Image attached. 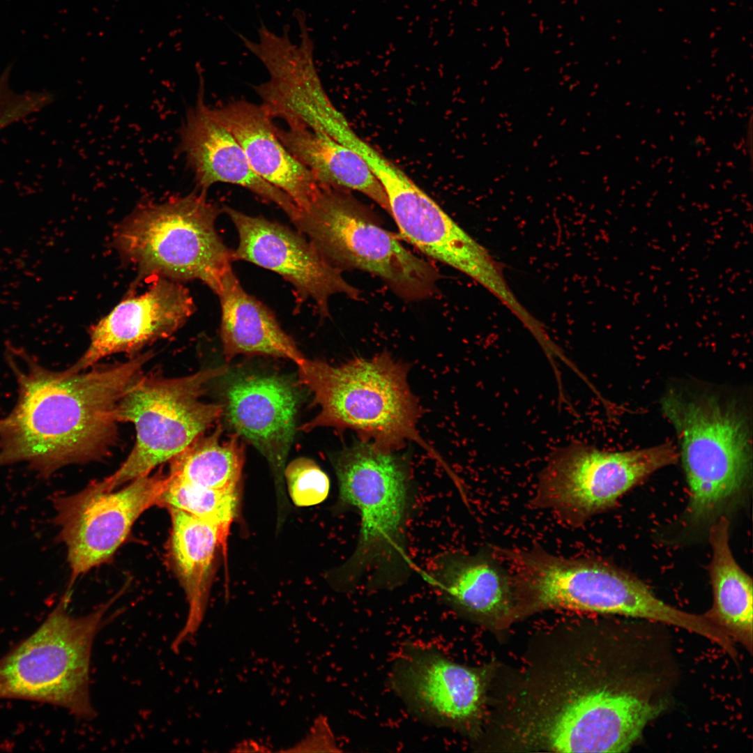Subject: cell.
<instances>
[{"instance_id": "e0dca14e", "label": "cell", "mask_w": 753, "mask_h": 753, "mask_svg": "<svg viewBox=\"0 0 753 753\" xmlns=\"http://www.w3.org/2000/svg\"><path fill=\"white\" fill-rule=\"evenodd\" d=\"M395 683L413 708L443 724L467 721L482 697L478 674L429 650L410 651L395 667Z\"/></svg>"}, {"instance_id": "484cf974", "label": "cell", "mask_w": 753, "mask_h": 753, "mask_svg": "<svg viewBox=\"0 0 753 753\" xmlns=\"http://www.w3.org/2000/svg\"><path fill=\"white\" fill-rule=\"evenodd\" d=\"M238 504L236 489L197 487L170 479L167 476L158 505L176 508L218 526L228 537Z\"/></svg>"}, {"instance_id": "5b68a950", "label": "cell", "mask_w": 753, "mask_h": 753, "mask_svg": "<svg viewBox=\"0 0 753 753\" xmlns=\"http://www.w3.org/2000/svg\"><path fill=\"white\" fill-rule=\"evenodd\" d=\"M221 212L201 192L141 205L117 226L114 245L137 268V281L153 274L199 280L217 294L233 261L215 229Z\"/></svg>"}, {"instance_id": "7a4b0ae2", "label": "cell", "mask_w": 753, "mask_h": 753, "mask_svg": "<svg viewBox=\"0 0 753 753\" xmlns=\"http://www.w3.org/2000/svg\"><path fill=\"white\" fill-rule=\"evenodd\" d=\"M332 462L339 507L355 510L360 519L356 549L335 579L347 588L401 584L411 569L406 535L413 499L409 463L363 441L345 448Z\"/></svg>"}, {"instance_id": "9c48e42d", "label": "cell", "mask_w": 753, "mask_h": 753, "mask_svg": "<svg viewBox=\"0 0 753 753\" xmlns=\"http://www.w3.org/2000/svg\"><path fill=\"white\" fill-rule=\"evenodd\" d=\"M508 563L520 597L538 607L657 620L664 604L639 579L603 561L565 558L540 546L511 549Z\"/></svg>"}, {"instance_id": "3957f363", "label": "cell", "mask_w": 753, "mask_h": 753, "mask_svg": "<svg viewBox=\"0 0 753 753\" xmlns=\"http://www.w3.org/2000/svg\"><path fill=\"white\" fill-rule=\"evenodd\" d=\"M297 366L301 382L321 409L303 430L351 429L363 441L385 452H395L412 441L441 461L418 432L420 411L408 384L406 364L383 353L340 366L305 358Z\"/></svg>"}, {"instance_id": "52a82bcc", "label": "cell", "mask_w": 753, "mask_h": 753, "mask_svg": "<svg viewBox=\"0 0 753 753\" xmlns=\"http://www.w3.org/2000/svg\"><path fill=\"white\" fill-rule=\"evenodd\" d=\"M227 372L220 366L179 378L142 374L123 395L116 412L119 422L135 425L134 447L114 473L93 485L116 489L170 461L202 435L224 409L200 397L208 383Z\"/></svg>"}, {"instance_id": "6da1fadb", "label": "cell", "mask_w": 753, "mask_h": 753, "mask_svg": "<svg viewBox=\"0 0 753 753\" xmlns=\"http://www.w3.org/2000/svg\"><path fill=\"white\" fill-rule=\"evenodd\" d=\"M152 357L149 351L87 372H54L8 347L18 397L0 418V466L24 462L48 478L65 466L105 456L116 440L119 402Z\"/></svg>"}, {"instance_id": "d6986e66", "label": "cell", "mask_w": 753, "mask_h": 753, "mask_svg": "<svg viewBox=\"0 0 753 753\" xmlns=\"http://www.w3.org/2000/svg\"><path fill=\"white\" fill-rule=\"evenodd\" d=\"M425 577L448 604L475 616H502L517 599L512 574L493 548L439 554Z\"/></svg>"}, {"instance_id": "ffe728a7", "label": "cell", "mask_w": 753, "mask_h": 753, "mask_svg": "<svg viewBox=\"0 0 753 753\" xmlns=\"http://www.w3.org/2000/svg\"><path fill=\"white\" fill-rule=\"evenodd\" d=\"M388 202L401 234L410 243L431 258L480 276L477 245L420 187L415 185Z\"/></svg>"}, {"instance_id": "4fadbf2b", "label": "cell", "mask_w": 753, "mask_h": 753, "mask_svg": "<svg viewBox=\"0 0 753 753\" xmlns=\"http://www.w3.org/2000/svg\"><path fill=\"white\" fill-rule=\"evenodd\" d=\"M222 211L238 235V244L231 250L233 261H245L280 275L294 286L301 298L312 299L322 316L328 315L332 296L344 294L351 298L358 296V290L298 230L227 206Z\"/></svg>"}, {"instance_id": "8992f818", "label": "cell", "mask_w": 753, "mask_h": 753, "mask_svg": "<svg viewBox=\"0 0 753 753\" xmlns=\"http://www.w3.org/2000/svg\"><path fill=\"white\" fill-rule=\"evenodd\" d=\"M68 591L40 625L0 658V699L49 703L95 717L89 690L92 645L114 599L93 612H68Z\"/></svg>"}, {"instance_id": "83f0119b", "label": "cell", "mask_w": 753, "mask_h": 753, "mask_svg": "<svg viewBox=\"0 0 753 753\" xmlns=\"http://www.w3.org/2000/svg\"><path fill=\"white\" fill-rule=\"evenodd\" d=\"M336 752L333 736L326 720L319 717L314 722L309 735L293 749L286 752Z\"/></svg>"}, {"instance_id": "44dd1931", "label": "cell", "mask_w": 753, "mask_h": 753, "mask_svg": "<svg viewBox=\"0 0 753 753\" xmlns=\"http://www.w3.org/2000/svg\"><path fill=\"white\" fill-rule=\"evenodd\" d=\"M171 515L170 548L175 571L188 603L185 625L174 639L179 646L199 629L206 611L215 556L227 537L215 525L176 508Z\"/></svg>"}, {"instance_id": "603a6c76", "label": "cell", "mask_w": 753, "mask_h": 753, "mask_svg": "<svg viewBox=\"0 0 753 753\" xmlns=\"http://www.w3.org/2000/svg\"><path fill=\"white\" fill-rule=\"evenodd\" d=\"M275 132L287 150L312 174L320 186L358 191L390 213L381 185L365 161L354 151L325 133L305 128Z\"/></svg>"}, {"instance_id": "5bb4252c", "label": "cell", "mask_w": 753, "mask_h": 753, "mask_svg": "<svg viewBox=\"0 0 753 753\" xmlns=\"http://www.w3.org/2000/svg\"><path fill=\"white\" fill-rule=\"evenodd\" d=\"M195 311L186 288L177 281L160 279L142 294L122 301L92 326L88 349L68 370L80 372L108 356L135 353L173 334Z\"/></svg>"}, {"instance_id": "9a60e30c", "label": "cell", "mask_w": 753, "mask_h": 753, "mask_svg": "<svg viewBox=\"0 0 753 753\" xmlns=\"http://www.w3.org/2000/svg\"><path fill=\"white\" fill-rule=\"evenodd\" d=\"M195 106L180 129L178 150L185 156L201 192L215 183L242 186L274 203L294 220L300 209L284 192L259 176L231 133L211 114L201 83Z\"/></svg>"}, {"instance_id": "ac0fdd59", "label": "cell", "mask_w": 753, "mask_h": 753, "mask_svg": "<svg viewBox=\"0 0 753 753\" xmlns=\"http://www.w3.org/2000/svg\"><path fill=\"white\" fill-rule=\"evenodd\" d=\"M210 112L234 137L259 176L287 194L299 209L312 202L321 187L279 139L262 105L235 100Z\"/></svg>"}, {"instance_id": "2e32d148", "label": "cell", "mask_w": 753, "mask_h": 753, "mask_svg": "<svg viewBox=\"0 0 753 753\" xmlns=\"http://www.w3.org/2000/svg\"><path fill=\"white\" fill-rule=\"evenodd\" d=\"M226 401L229 424L267 459L280 482L294 435L295 390L277 375L243 374L229 385Z\"/></svg>"}, {"instance_id": "4316f807", "label": "cell", "mask_w": 753, "mask_h": 753, "mask_svg": "<svg viewBox=\"0 0 753 753\" xmlns=\"http://www.w3.org/2000/svg\"><path fill=\"white\" fill-rule=\"evenodd\" d=\"M284 472L290 497L297 506L314 505L327 498L329 478L312 459L297 458L287 465Z\"/></svg>"}, {"instance_id": "277c9868", "label": "cell", "mask_w": 753, "mask_h": 753, "mask_svg": "<svg viewBox=\"0 0 753 753\" xmlns=\"http://www.w3.org/2000/svg\"><path fill=\"white\" fill-rule=\"evenodd\" d=\"M662 407L674 426L690 489L692 520L716 518L742 495L751 477L746 416L713 394L670 391Z\"/></svg>"}, {"instance_id": "7402d4cb", "label": "cell", "mask_w": 753, "mask_h": 753, "mask_svg": "<svg viewBox=\"0 0 753 753\" xmlns=\"http://www.w3.org/2000/svg\"><path fill=\"white\" fill-rule=\"evenodd\" d=\"M221 305V340L227 360L239 354L282 357L300 364L305 357L274 314L247 293L229 269L217 294Z\"/></svg>"}, {"instance_id": "cb8c5ba5", "label": "cell", "mask_w": 753, "mask_h": 753, "mask_svg": "<svg viewBox=\"0 0 753 753\" xmlns=\"http://www.w3.org/2000/svg\"><path fill=\"white\" fill-rule=\"evenodd\" d=\"M729 524L720 516L710 530V577L713 602L709 621L750 652L752 648L753 590L751 577L736 562L729 545Z\"/></svg>"}, {"instance_id": "d4e9b609", "label": "cell", "mask_w": 753, "mask_h": 753, "mask_svg": "<svg viewBox=\"0 0 753 753\" xmlns=\"http://www.w3.org/2000/svg\"><path fill=\"white\" fill-rule=\"evenodd\" d=\"M218 426L207 436L201 435L170 460L168 478L191 485L236 489L244 462V452L236 436L221 440Z\"/></svg>"}, {"instance_id": "ba28073f", "label": "cell", "mask_w": 753, "mask_h": 753, "mask_svg": "<svg viewBox=\"0 0 753 753\" xmlns=\"http://www.w3.org/2000/svg\"><path fill=\"white\" fill-rule=\"evenodd\" d=\"M292 223L340 271L372 273L407 299L425 298L436 290L434 267L404 248L346 190L321 187Z\"/></svg>"}, {"instance_id": "30bf717a", "label": "cell", "mask_w": 753, "mask_h": 753, "mask_svg": "<svg viewBox=\"0 0 753 753\" xmlns=\"http://www.w3.org/2000/svg\"><path fill=\"white\" fill-rule=\"evenodd\" d=\"M677 457L669 443L609 452L574 442L552 454L540 473L531 503L554 512L571 526H580Z\"/></svg>"}, {"instance_id": "8fae6325", "label": "cell", "mask_w": 753, "mask_h": 753, "mask_svg": "<svg viewBox=\"0 0 753 753\" xmlns=\"http://www.w3.org/2000/svg\"><path fill=\"white\" fill-rule=\"evenodd\" d=\"M166 478L147 474L111 491L91 483L75 494L51 498L59 528L56 541L66 548L70 584L112 557L138 517L158 505Z\"/></svg>"}, {"instance_id": "7c38bea8", "label": "cell", "mask_w": 753, "mask_h": 753, "mask_svg": "<svg viewBox=\"0 0 753 753\" xmlns=\"http://www.w3.org/2000/svg\"><path fill=\"white\" fill-rule=\"evenodd\" d=\"M660 709L630 693L577 687L529 736L556 752H625Z\"/></svg>"}]
</instances>
